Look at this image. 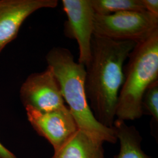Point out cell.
<instances>
[{"label":"cell","instance_id":"1","mask_svg":"<svg viewBox=\"0 0 158 158\" xmlns=\"http://www.w3.org/2000/svg\"><path fill=\"white\" fill-rule=\"evenodd\" d=\"M137 43L94 34L91 58L85 66V90L90 107L102 125L113 128L119 94L124 80V64Z\"/></svg>","mask_w":158,"mask_h":158},{"label":"cell","instance_id":"2","mask_svg":"<svg viewBox=\"0 0 158 158\" xmlns=\"http://www.w3.org/2000/svg\"><path fill=\"white\" fill-rule=\"evenodd\" d=\"M46 60L59 82L63 98L79 130L98 142L115 143L118 140L114 128L100 124L90 107L85 90V66L76 62L72 52L62 47L51 49Z\"/></svg>","mask_w":158,"mask_h":158},{"label":"cell","instance_id":"3","mask_svg":"<svg viewBox=\"0 0 158 158\" xmlns=\"http://www.w3.org/2000/svg\"><path fill=\"white\" fill-rule=\"evenodd\" d=\"M124 70L115 117L134 121L143 115L142 102L148 88L158 79V29L136 44Z\"/></svg>","mask_w":158,"mask_h":158},{"label":"cell","instance_id":"4","mask_svg":"<svg viewBox=\"0 0 158 158\" xmlns=\"http://www.w3.org/2000/svg\"><path fill=\"white\" fill-rule=\"evenodd\" d=\"M158 29V15L147 11L94 15V34L111 40L138 43Z\"/></svg>","mask_w":158,"mask_h":158},{"label":"cell","instance_id":"5","mask_svg":"<svg viewBox=\"0 0 158 158\" xmlns=\"http://www.w3.org/2000/svg\"><path fill=\"white\" fill-rule=\"evenodd\" d=\"M25 108L41 112L51 111L66 106L60 85L52 69L48 66L44 72L29 76L19 91Z\"/></svg>","mask_w":158,"mask_h":158},{"label":"cell","instance_id":"6","mask_svg":"<svg viewBox=\"0 0 158 158\" xmlns=\"http://www.w3.org/2000/svg\"><path fill=\"white\" fill-rule=\"evenodd\" d=\"M68 21L66 36L76 40L79 48V63L85 66L91 58V40L94 35L95 12L91 0H62Z\"/></svg>","mask_w":158,"mask_h":158},{"label":"cell","instance_id":"7","mask_svg":"<svg viewBox=\"0 0 158 158\" xmlns=\"http://www.w3.org/2000/svg\"><path fill=\"white\" fill-rule=\"evenodd\" d=\"M29 123L39 135L45 138L56 151L79 130L72 113L66 106L48 112L25 108Z\"/></svg>","mask_w":158,"mask_h":158},{"label":"cell","instance_id":"8","mask_svg":"<svg viewBox=\"0 0 158 158\" xmlns=\"http://www.w3.org/2000/svg\"><path fill=\"white\" fill-rule=\"evenodd\" d=\"M57 0H0V52L15 40L21 25L42 8H54Z\"/></svg>","mask_w":158,"mask_h":158},{"label":"cell","instance_id":"9","mask_svg":"<svg viewBox=\"0 0 158 158\" xmlns=\"http://www.w3.org/2000/svg\"><path fill=\"white\" fill-rule=\"evenodd\" d=\"M102 144L78 130L51 158H105Z\"/></svg>","mask_w":158,"mask_h":158},{"label":"cell","instance_id":"10","mask_svg":"<svg viewBox=\"0 0 158 158\" xmlns=\"http://www.w3.org/2000/svg\"><path fill=\"white\" fill-rule=\"evenodd\" d=\"M113 128L120 144L118 153L113 158H152L143 151L142 138L135 126H129L124 121L117 119Z\"/></svg>","mask_w":158,"mask_h":158},{"label":"cell","instance_id":"11","mask_svg":"<svg viewBox=\"0 0 158 158\" xmlns=\"http://www.w3.org/2000/svg\"><path fill=\"white\" fill-rule=\"evenodd\" d=\"M96 14L111 15L123 11H146L142 0H91Z\"/></svg>","mask_w":158,"mask_h":158},{"label":"cell","instance_id":"12","mask_svg":"<svg viewBox=\"0 0 158 158\" xmlns=\"http://www.w3.org/2000/svg\"><path fill=\"white\" fill-rule=\"evenodd\" d=\"M142 106L143 114L152 116V135L156 138V125L158 124V81H155L145 91L143 98Z\"/></svg>","mask_w":158,"mask_h":158},{"label":"cell","instance_id":"13","mask_svg":"<svg viewBox=\"0 0 158 158\" xmlns=\"http://www.w3.org/2000/svg\"><path fill=\"white\" fill-rule=\"evenodd\" d=\"M142 2L147 11L158 15V0H142Z\"/></svg>","mask_w":158,"mask_h":158},{"label":"cell","instance_id":"14","mask_svg":"<svg viewBox=\"0 0 158 158\" xmlns=\"http://www.w3.org/2000/svg\"><path fill=\"white\" fill-rule=\"evenodd\" d=\"M0 158H17L10 150L0 142Z\"/></svg>","mask_w":158,"mask_h":158}]
</instances>
